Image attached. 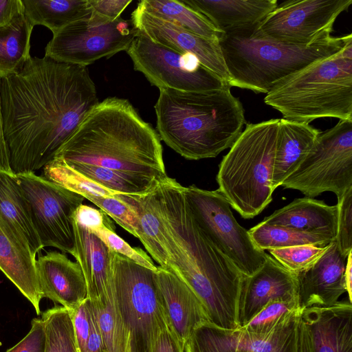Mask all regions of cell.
Masks as SVG:
<instances>
[{
	"mask_svg": "<svg viewBox=\"0 0 352 352\" xmlns=\"http://www.w3.org/2000/svg\"><path fill=\"white\" fill-rule=\"evenodd\" d=\"M3 133L14 175L34 173L54 159L98 104L87 67L32 57L0 78Z\"/></svg>",
	"mask_w": 352,
	"mask_h": 352,
	"instance_id": "obj_1",
	"label": "cell"
},
{
	"mask_svg": "<svg viewBox=\"0 0 352 352\" xmlns=\"http://www.w3.org/2000/svg\"><path fill=\"white\" fill-rule=\"evenodd\" d=\"M183 187L168 176L157 186L166 270L175 274L196 294L211 323L223 329H237L239 296L246 276L198 225Z\"/></svg>",
	"mask_w": 352,
	"mask_h": 352,
	"instance_id": "obj_2",
	"label": "cell"
},
{
	"mask_svg": "<svg viewBox=\"0 0 352 352\" xmlns=\"http://www.w3.org/2000/svg\"><path fill=\"white\" fill-rule=\"evenodd\" d=\"M55 157L157 180L167 176L158 133L127 100L116 97L98 102Z\"/></svg>",
	"mask_w": 352,
	"mask_h": 352,
	"instance_id": "obj_3",
	"label": "cell"
},
{
	"mask_svg": "<svg viewBox=\"0 0 352 352\" xmlns=\"http://www.w3.org/2000/svg\"><path fill=\"white\" fill-rule=\"evenodd\" d=\"M157 133L183 157H217L243 131L244 109L230 87L201 91L160 89L155 104Z\"/></svg>",
	"mask_w": 352,
	"mask_h": 352,
	"instance_id": "obj_4",
	"label": "cell"
},
{
	"mask_svg": "<svg viewBox=\"0 0 352 352\" xmlns=\"http://www.w3.org/2000/svg\"><path fill=\"white\" fill-rule=\"evenodd\" d=\"M256 26L223 33L219 39L230 86L256 93H268L287 76L338 54L352 39L349 34L296 45L267 37Z\"/></svg>",
	"mask_w": 352,
	"mask_h": 352,
	"instance_id": "obj_5",
	"label": "cell"
},
{
	"mask_svg": "<svg viewBox=\"0 0 352 352\" xmlns=\"http://www.w3.org/2000/svg\"><path fill=\"white\" fill-rule=\"evenodd\" d=\"M266 104L287 120L352 121V39L338 54L314 62L275 85Z\"/></svg>",
	"mask_w": 352,
	"mask_h": 352,
	"instance_id": "obj_6",
	"label": "cell"
},
{
	"mask_svg": "<svg viewBox=\"0 0 352 352\" xmlns=\"http://www.w3.org/2000/svg\"><path fill=\"white\" fill-rule=\"evenodd\" d=\"M279 119L248 124L219 166L218 191L243 218L252 219L272 201Z\"/></svg>",
	"mask_w": 352,
	"mask_h": 352,
	"instance_id": "obj_7",
	"label": "cell"
},
{
	"mask_svg": "<svg viewBox=\"0 0 352 352\" xmlns=\"http://www.w3.org/2000/svg\"><path fill=\"white\" fill-rule=\"evenodd\" d=\"M111 263L114 298L131 337V352H148L154 335L168 322L156 271L114 251Z\"/></svg>",
	"mask_w": 352,
	"mask_h": 352,
	"instance_id": "obj_8",
	"label": "cell"
},
{
	"mask_svg": "<svg viewBox=\"0 0 352 352\" xmlns=\"http://www.w3.org/2000/svg\"><path fill=\"white\" fill-rule=\"evenodd\" d=\"M280 186L310 198L332 192L340 200L352 188V121L339 120L320 132L311 152Z\"/></svg>",
	"mask_w": 352,
	"mask_h": 352,
	"instance_id": "obj_9",
	"label": "cell"
},
{
	"mask_svg": "<svg viewBox=\"0 0 352 352\" xmlns=\"http://www.w3.org/2000/svg\"><path fill=\"white\" fill-rule=\"evenodd\" d=\"M188 206L200 228L245 276L254 274L267 254L252 241L248 230L235 219L229 203L217 190L194 185L183 187Z\"/></svg>",
	"mask_w": 352,
	"mask_h": 352,
	"instance_id": "obj_10",
	"label": "cell"
},
{
	"mask_svg": "<svg viewBox=\"0 0 352 352\" xmlns=\"http://www.w3.org/2000/svg\"><path fill=\"white\" fill-rule=\"evenodd\" d=\"M137 34L131 21H112L95 12L53 35L45 56L56 61L87 67L101 58L126 51Z\"/></svg>",
	"mask_w": 352,
	"mask_h": 352,
	"instance_id": "obj_11",
	"label": "cell"
},
{
	"mask_svg": "<svg viewBox=\"0 0 352 352\" xmlns=\"http://www.w3.org/2000/svg\"><path fill=\"white\" fill-rule=\"evenodd\" d=\"M126 52L134 69L159 89L201 91L230 86L195 56L155 43L138 31Z\"/></svg>",
	"mask_w": 352,
	"mask_h": 352,
	"instance_id": "obj_12",
	"label": "cell"
},
{
	"mask_svg": "<svg viewBox=\"0 0 352 352\" xmlns=\"http://www.w3.org/2000/svg\"><path fill=\"white\" fill-rule=\"evenodd\" d=\"M16 176L29 201L43 248L54 247L74 256L73 215L85 198L34 173Z\"/></svg>",
	"mask_w": 352,
	"mask_h": 352,
	"instance_id": "obj_13",
	"label": "cell"
},
{
	"mask_svg": "<svg viewBox=\"0 0 352 352\" xmlns=\"http://www.w3.org/2000/svg\"><path fill=\"white\" fill-rule=\"evenodd\" d=\"M351 3V0L285 1L277 6L256 30L283 43L309 45L331 36L337 17Z\"/></svg>",
	"mask_w": 352,
	"mask_h": 352,
	"instance_id": "obj_14",
	"label": "cell"
},
{
	"mask_svg": "<svg viewBox=\"0 0 352 352\" xmlns=\"http://www.w3.org/2000/svg\"><path fill=\"white\" fill-rule=\"evenodd\" d=\"M298 319L289 327L269 334H256L241 328L226 329L210 322H204L193 331L184 350L188 352H296Z\"/></svg>",
	"mask_w": 352,
	"mask_h": 352,
	"instance_id": "obj_15",
	"label": "cell"
},
{
	"mask_svg": "<svg viewBox=\"0 0 352 352\" xmlns=\"http://www.w3.org/2000/svg\"><path fill=\"white\" fill-rule=\"evenodd\" d=\"M131 21L138 32L155 43L195 56L205 67L229 85V76L219 41L200 36L138 7L133 11Z\"/></svg>",
	"mask_w": 352,
	"mask_h": 352,
	"instance_id": "obj_16",
	"label": "cell"
},
{
	"mask_svg": "<svg viewBox=\"0 0 352 352\" xmlns=\"http://www.w3.org/2000/svg\"><path fill=\"white\" fill-rule=\"evenodd\" d=\"M297 296V274L267 254L263 265L243 280L238 306V328L243 327L270 302Z\"/></svg>",
	"mask_w": 352,
	"mask_h": 352,
	"instance_id": "obj_17",
	"label": "cell"
},
{
	"mask_svg": "<svg viewBox=\"0 0 352 352\" xmlns=\"http://www.w3.org/2000/svg\"><path fill=\"white\" fill-rule=\"evenodd\" d=\"M346 258L334 240L311 267L297 274L298 299L302 310L332 305L346 292L344 281Z\"/></svg>",
	"mask_w": 352,
	"mask_h": 352,
	"instance_id": "obj_18",
	"label": "cell"
},
{
	"mask_svg": "<svg viewBox=\"0 0 352 352\" xmlns=\"http://www.w3.org/2000/svg\"><path fill=\"white\" fill-rule=\"evenodd\" d=\"M36 254L23 234L0 215V270L41 314Z\"/></svg>",
	"mask_w": 352,
	"mask_h": 352,
	"instance_id": "obj_19",
	"label": "cell"
},
{
	"mask_svg": "<svg viewBox=\"0 0 352 352\" xmlns=\"http://www.w3.org/2000/svg\"><path fill=\"white\" fill-rule=\"evenodd\" d=\"M156 276L168 323L185 347L199 325L210 322L208 312L196 294L175 274L159 266Z\"/></svg>",
	"mask_w": 352,
	"mask_h": 352,
	"instance_id": "obj_20",
	"label": "cell"
},
{
	"mask_svg": "<svg viewBox=\"0 0 352 352\" xmlns=\"http://www.w3.org/2000/svg\"><path fill=\"white\" fill-rule=\"evenodd\" d=\"M36 269L43 297L68 310H74L87 298L86 280L78 262L52 251L38 256Z\"/></svg>",
	"mask_w": 352,
	"mask_h": 352,
	"instance_id": "obj_21",
	"label": "cell"
},
{
	"mask_svg": "<svg viewBox=\"0 0 352 352\" xmlns=\"http://www.w3.org/2000/svg\"><path fill=\"white\" fill-rule=\"evenodd\" d=\"M300 317L312 352H352V305L349 300L305 309Z\"/></svg>",
	"mask_w": 352,
	"mask_h": 352,
	"instance_id": "obj_22",
	"label": "cell"
},
{
	"mask_svg": "<svg viewBox=\"0 0 352 352\" xmlns=\"http://www.w3.org/2000/svg\"><path fill=\"white\" fill-rule=\"evenodd\" d=\"M74 257L84 274L88 298L97 300L113 289L112 251L94 234L73 220Z\"/></svg>",
	"mask_w": 352,
	"mask_h": 352,
	"instance_id": "obj_23",
	"label": "cell"
},
{
	"mask_svg": "<svg viewBox=\"0 0 352 352\" xmlns=\"http://www.w3.org/2000/svg\"><path fill=\"white\" fill-rule=\"evenodd\" d=\"M181 1L223 33L256 26L278 6L276 0Z\"/></svg>",
	"mask_w": 352,
	"mask_h": 352,
	"instance_id": "obj_24",
	"label": "cell"
},
{
	"mask_svg": "<svg viewBox=\"0 0 352 352\" xmlns=\"http://www.w3.org/2000/svg\"><path fill=\"white\" fill-rule=\"evenodd\" d=\"M320 131L302 122L279 119L272 178L274 191L300 166L314 148Z\"/></svg>",
	"mask_w": 352,
	"mask_h": 352,
	"instance_id": "obj_25",
	"label": "cell"
},
{
	"mask_svg": "<svg viewBox=\"0 0 352 352\" xmlns=\"http://www.w3.org/2000/svg\"><path fill=\"white\" fill-rule=\"evenodd\" d=\"M338 214L337 204L329 206L322 200L305 197L295 199L263 221L307 233L330 236L336 239Z\"/></svg>",
	"mask_w": 352,
	"mask_h": 352,
	"instance_id": "obj_26",
	"label": "cell"
},
{
	"mask_svg": "<svg viewBox=\"0 0 352 352\" xmlns=\"http://www.w3.org/2000/svg\"><path fill=\"white\" fill-rule=\"evenodd\" d=\"M157 184L146 194L124 195V197L133 205L137 213L138 239L160 266L166 270L167 254L164 226L160 213Z\"/></svg>",
	"mask_w": 352,
	"mask_h": 352,
	"instance_id": "obj_27",
	"label": "cell"
},
{
	"mask_svg": "<svg viewBox=\"0 0 352 352\" xmlns=\"http://www.w3.org/2000/svg\"><path fill=\"white\" fill-rule=\"evenodd\" d=\"M0 215L26 238L36 255L43 248L33 224L28 200L16 175L0 170Z\"/></svg>",
	"mask_w": 352,
	"mask_h": 352,
	"instance_id": "obj_28",
	"label": "cell"
},
{
	"mask_svg": "<svg viewBox=\"0 0 352 352\" xmlns=\"http://www.w3.org/2000/svg\"><path fill=\"white\" fill-rule=\"evenodd\" d=\"M23 14L34 27L44 25L53 35L67 25L90 16L89 0H21Z\"/></svg>",
	"mask_w": 352,
	"mask_h": 352,
	"instance_id": "obj_29",
	"label": "cell"
},
{
	"mask_svg": "<svg viewBox=\"0 0 352 352\" xmlns=\"http://www.w3.org/2000/svg\"><path fill=\"white\" fill-rule=\"evenodd\" d=\"M33 29L23 12L0 26V78L18 72L30 58Z\"/></svg>",
	"mask_w": 352,
	"mask_h": 352,
	"instance_id": "obj_30",
	"label": "cell"
},
{
	"mask_svg": "<svg viewBox=\"0 0 352 352\" xmlns=\"http://www.w3.org/2000/svg\"><path fill=\"white\" fill-rule=\"evenodd\" d=\"M138 8L204 38L218 41L223 34L195 10L175 0H143Z\"/></svg>",
	"mask_w": 352,
	"mask_h": 352,
	"instance_id": "obj_31",
	"label": "cell"
},
{
	"mask_svg": "<svg viewBox=\"0 0 352 352\" xmlns=\"http://www.w3.org/2000/svg\"><path fill=\"white\" fill-rule=\"evenodd\" d=\"M107 352H131V337L116 303L113 289L104 297L91 300Z\"/></svg>",
	"mask_w": 352,
	"mask_h": 352,
	"instance_id": "obj_32",
	"label": "cell"
},
{
	"mask_svg": "<svg viewBox=\"0 0 352 352\" xmlns=\"http://www.w3.org/2000/svg\"><path fill=\"white\" fill-rule=\"evenodd\" d=\"M248 232L254 244L263 251L302 245L324 248L335 240L330 236L307 233L263 221L250 228Z\"/></svg>",
	"mask_w": 352,
	"mask_h": 352,
	"instance_id": "obj_33",
	"label": "cell"
},
{
	"mask_svg": "<svg viewBox=\"0 0 352 352\" xmlns=\"http://www.w3.org/2000/svg\"><path fill=\"white\" fill-rule=\"evenodd\" d=\"M69 165L89 179L117 194L144 195L153 190L160 181L98 166L82 164Z\"/></svg>",
	"mask_w": 352,
	"mask_h": 352,
	"instance_id": "obj_34",
	"label": "cell"
},
{
	"mask_svg": "<svg viewBox=\"0 0 352 352\" xmlns=\"http://www.w3.org/2000/svg\"><path fill=\"white\" fill-rule=\"evenodd\" d=\"M302 311L298 296L289 300H273L239 328L256 334H269L294 323Z\"/></svg>",
	"mask_w": 352,
	"mask_h": 352,
	"instance_id": "obj_35",
	"label": "cell"
},
{
	"mask_svg": "<svg viewBox=\"0 0 352 352\" xmlns=\"http://www.w3.org/2000/svg\"><path fill=\"white\" fill-rule=\"evenodd\" d=\"M43 172L47 179L85 199L89 197H114L118 195L89 179L59 157H55L47 164L43 168Z\"/></svg>",
	"mask_w": 352,
	"mask_h": 352,
	"instance_id": "obj_36",
	"label": "cell"
},
{
	"mask_svg": "<svg viewBox=\"0 0 352 352\" xmlns=\"http://www.w3.org/2000/svg\"><path fill=\"white\" fill-rule=\"evenodd\" d=\"M45 336V352H79L70 311L56 305L41 315Z\"/></svg>",
	"mask_w": 352,
	"mask_h": 352,
	"instance_id": "obj_37",
	"label": "cell"
},
{
	"mask_svg": "<svg viewBox=\"0 0 352 352\" xmlns=\"http://www.w3.org/2000/svg\"><path fill=\"white\" fill-rule=\"evenodd\" d=\"M69 311L79 352H107L90 300L87 298Z\"/></svg>",
	"mask_w": 352,
	"mask_h": 352,
	"instance_id": "obj_38",
	"label": "cell"
},
{
	"mask_svg": "<svg viewBox=\"0 0 352 352\" xmlns=\"http://www.w3.org/2000/svg\"><path fill=\"white\" fill-rule=\"evenodd\" d=\"M328 245L320 248L311 245H302L271 249L268 251L273 258L286 270L298 274L311 267L325 252Z\"/></svg>",
	"mask_w": 352,
	"mask_h": 352,
	"instance_id": "obj_39",
	"label": "cell"
},
{
	"mask_svg": "<svg viewBox=\"0 0 352 352\" xmlns=\"http://www.w3.org/2000/svg\"><path fill=\"white\" fill-rule=\"evenodd\" d=\"M87 199L100 208L122 228L138 238V217L124 195L114 197H89Z\"/></svg>",
	"mask_w": 352,
	"mask_h": 352,
	"instance_id": "obj_40",
	"label": "cell"
},
{
	"mask_svg": "<svg viewBox=\"0 0 352 352\" xmlns=\"http://www.w3.org/2000/svg\"><path fill=\"white\" fill-rule=\"evenodd\" d=\"M91 232L98 237L111 250L124 256L144 267L157 270V267L144 251L140 248L131 247L115 232L114 229L104 226L91 231Z\"/></svg>",
	"mask_w": 352,
	"mask_h": 352,
	"instance_id": "obj_41",
	"label": "cell"
},
{
	"mask_svg": "<svg viewBox=\"0 0 352 352\" xmlns=\"http://www.w3.org/2000/svg\"><path fill=\"white\" fill-rule=\"evenodd\" d=\"M338 228L335 241L341 254L347 257L352 252V188L338 201Z\"/></svg>",
	"mask_w": 352,
	"mask_h": 352,
	"instance_id": "obj_42",
	"label": "cell"
},
{
	"mask_svg": "<svg viewBox=\"0 0 352 352\" xmlns=\"http://www.w3.org/2000/svg\"><path fill=\"white\" fill-rule=\"evenodd\" d=\"M31 324L29 333L6 352H45L46 336L43 320L34 318Z\"/></svg>",
	"mask_w": 352,
	"mask_h": 352,
	"instance_id": "obj_43",
	"label": "cell"
},
{
	"mask_svg": "<svg viewBox=\"0 0 352 352\" xmlns=\"http://www.w3.org/2000/svg\"><path fill=\"white\" fill-rule=\"evenodd\" d=\"M73 220L90 232L104 226L113 229L115 228L108 215L102 210L83 204L74 212Z\"/></svg>",
	"mask_w": 352,
	"mask_h": 352,
	"instance_id": "obj_44",
	"label": "cell"
},
{
	"mask_svg": "<svg viewBox=\"0 0 352 352\" xmlns=\"http://www.w3.org/2000/svg\"><path fill=\"white\" fill-rule=\"evenodd\" d=\"M148 352H185L184 347L166 322L151 340Z\"/></svg>",
	"mask_w": 352,
	"mask_h": 352,
	"instance_id": "obj_45",
	"label": "cell"
},
{
	"mask_svg": "<svg viewBox=\"0 0 352 352\" xmlns=\"http://www.w3.org/2000/svg\"><path fill=\"white\" fill-rule=\"evenodd\" d=\"M94 12L114 21L120 17V14L132 2L131 0H89Z\"/></svg>",
	"mask_w": 352,
	"mask_h": 352,
	"instance_id": "obj_46",
	"label": "cell"
},
{
	"mask_svg": "<svg viewBox=\"0 0 352 352\" xmlns=\"http://www.w3.org/2000/svg\"><path fill=\"white\" fill-rule=\"evenodd\" d=\"M23 12L21 0H0V26L12 19L16 15Z\"/></svg>",
	"mask_w": 352,
	"mask_h": 352,
	"instance_id": "obj_47",
	"label": "cell"
},
{
	"mask_svg": "<svg viewBox=\"0 0 352 352\" xmlns=\"http://www.w3.org/2000/svg\"><path fill=\"white\" fill-rule=\"evenodd\" d=\"M300 315L297 321L296 352H312L309 334Z\"/></svg>",
	"mask_w": 352,
	"mask_h": 352,
	"instance_id": "obj_48",
	"label": "cell"
},
{
	"mask_svg": "<svg viewBox=\"0 0 352 352\" xmlns=\"http://www.w3.org/2000/svg\"><path fill=\"white\" fill-rule=\"evenodd\" d=\"M0 170L12 173L9 161L8 151L5 141L3 118L1 113V98H0Z\"/></svg>",
	"mask_w": 352,
	"mask_h": 352,
	"instance_id": "obj_49",
	"label": "cell"
},
{
	"mask_svg": "<svg viewBox=\"0 0 352 352\" xmlns=\"http://www.w3.org/2000/svg\"><path fill=\"white\" fill-rule=\"evenodd\" d=\"M344 281L349 301L352 302V253L349 254L344 270Z\"/></svg>",
	"mask_w": 352,
	"mask_h": 352,
	"instance_id": "obj_50",
	"label": "cell"
},
{
	"mask_svg": "<svg viewBox=\"0 0 352 352\" xmlns=\"http://www.w3.org/2000/svg\"><path fill=\"white\" fill-rule=\"evenodd\" d=\"M185 352H188L187 351L184 350Z\"/></svg>",
	"mask_w": 352,
	"mask_h": 352,
	"instance_id": "obj_51",
	"label": "cell"
}]
</instances>
